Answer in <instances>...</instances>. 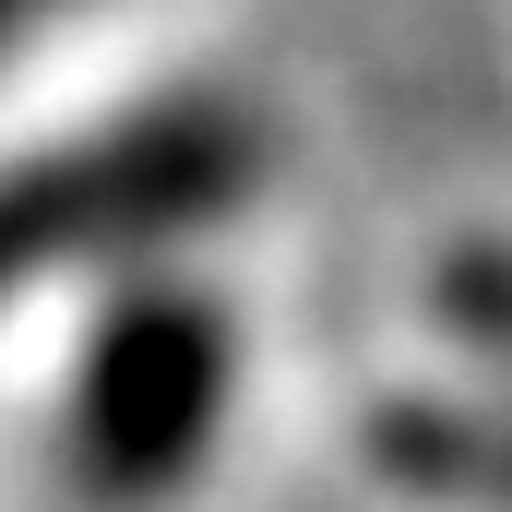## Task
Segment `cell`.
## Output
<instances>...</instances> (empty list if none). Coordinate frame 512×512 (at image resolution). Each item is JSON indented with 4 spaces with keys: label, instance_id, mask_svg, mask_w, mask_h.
Masks as SVG:
<instances>
[{
    "label": "cell",
    "instance_id": "1",
    "mask_svg": "<svg viewBox=\"0 0 512 512\" xmlns=\"http://www.w3.org/2000/svg\"><path fill=\"white\" fill-rule=\"evenodd\" d=\"M239 191H251V120L215 96H155L48 155H12L0 167V298L120 251H167L215 227Z\"/></svg>",
    "mask_w": 512,
    "mask_h": 512
},
{
    "label": "cell",
    "instance_id": "2",
    "mask_svg": "<svg viewBox=\"0 0 512 512\" xmlns=\"http://www.w3.org/2000/svg\"><path fill=\"white\" fill-rule=\"evenodd\" d=\"M227 393H239V346H227V310L203 286H131L108 298V322L84 334L72 358V465L96 501H167L215 429H227Z\"/></svg>",
    "mask_w": 512,
    "mask_h": 512
},
{
    "label": "cell",
    "instance_id": "3",
    "mask_svg": "<svg viewBox=\"0 0 512 512\" xmlns=\"http://www.w3.org/2000/svg\"><path fill=\"white\" fill-rule=\"evenodd\" d=\"M441 322H453V346H477L489 358V405H453V393H405L382 405V429H370V453H382V477L405 489H429V501L453 512H512V251H453L441 262Z\"/></svg>",
    "mask_w": 512,
    "mask_h": 512
},
{
    "label": "cell",
    "instance_id": "4",
    "mask_svg": "<svg viewBox=\"0 0 512 512\" xmlns=\"http://www.w3.org/2000/svg\"><path fill=\"white\" fill-rule=\"evenodd\" d=\"M60 12H84V0H0V48L36 36V24H60Z\"/></svg>",
    "mask_w": 512,
    "mask_h": 512
}]
</instances>
